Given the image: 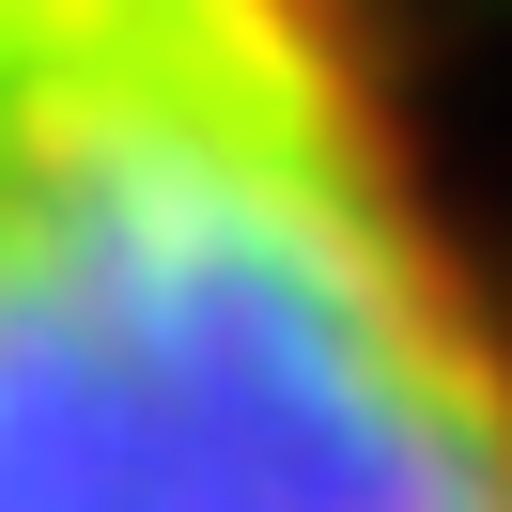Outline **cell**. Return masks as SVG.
<instances>
[{
	"label": "cell",
	"instance_id": "cell-1",
	"mask_svg": "<svg viewBox=\"0 0 512 512\" xmlns=\"http://www.w3.org/2000/svg\"><path fill=\"white\" fill-rule=\"evenodd\" d=\"M0 512H512L388 0H0Z\"/></svg>",
	"mask_w": 512,
	"mask_h": 512
}]
</instances>
